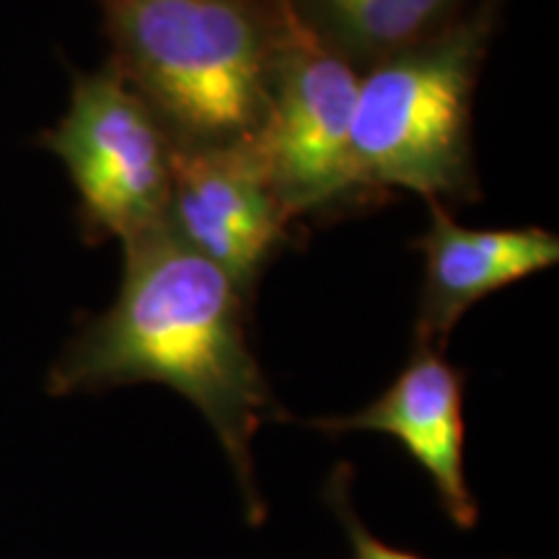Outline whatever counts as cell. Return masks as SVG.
<instances>
[{"instance_id": "6da1fadb", "label": "cell", "mask_w": 559, "mask_h": 559, "mask_svg": "<svg viewBox=\"0 0 559 559\" xmlns=\"http://www.w3.org/2000/svg\"><path fill=\"white\" fill-rule=\"evenodd\" d=\"M115 304L83 321L47 373V394L160 383L190 400L234 466L251 526L267 521L251 443L285 419L249 337L251 300L174 234L169 221L122 243Z\"/></svg>"}, {"instance_id": "7a4b0ae2", "label": "cell", "mask_w": 559, "mask_h": 559, "mask_svg": "<svg viewBox=\"0 0 559 559\" xmlns=\"http://www.w3.org/2000/svg\"><path fill=\"white\" fill-rule=\"evenodd\" d=\"M107 60L177 148L260 135L290 34V0H96Z\"/></svg>"}, {"instance_id": "3957f363", "label": "cell", "mask_w": 559, "mask_h": 559, "mask_svg": "<svg viewBox=\"0 0 559 559\" xmlns=\"http://www.w3.org/2000/svg\"><path fill=\"white\" fill-rule=\"evenodd\" d=\"M506 0H487L443 37L362 70L353 166L373 202L409 190L443 207L479 200L472 107Z\"/></svg>"}, {"instance_id": "277c9868", "label": "cell", "mask_w": 559, "mask_h": 559, "mask_svg": "<svg viewBox=\"0 0 559 559\" xmlns=\"http://www.w3.org/2000/svg\"><path fill=\"white\" fill-rule=\"evenodd\" d=\"M37 143L68 169L86 243H124L166 221L174 140L115 68L75 73L68 111Z\"/></svg>"}, {"instance_id": "5b68a950", "label": "cell", "mask_w": 559, "mask_h": 559, "mask_svg": "<svg viewBox=\"0 0 559 559\" xmlns=\"http://www.w3.org/2000/svg\"><path fill=\"white\" fill-rule=\"evenodd\" d=\"M358 83V70L313 39L293 13L267 120L254 143L296 223L340 218L376 205L360 187L349 148Z\"/></svg>"}, {"instance_id": "8992f818", "label": "cell", "mask_w": 559, "mask_h": 559, "mask_svg": "<svg viewBox=\"0 0 559 559\" xmlns=\"http://www.w3.org/2000/svg\"><path fill=\"white\" fill-rule=\"evenodd\" d=\"M166 221L187 247L257 298V285L298 226L280 202L254 140L177 148Z\"/></svg>"}, {"instance_id": "52a82bcc", "label": "cell", "mask_w": 559, "mask_h": 559, "mask_svg": "<svg viewBox=\"0 0 559 559\" xmlns=\"http://www.w3.org/2000/svg\"><path fill=\"white\" fill-rule=\"evenodd\" d=\"M466 373L443 349L415 342L407 366L394 381L349 415L309 419V428L326 436L381 432L394 438L407 456L428 474L440 513L461 531L479 523V506L466 479Z\"/></svg>"}, {"instance_id": "ba28073f", "label": "cell", "mask_w": 559, "mask_h": 559, "mask_svg": "<svg viewBox=\"0 0 559 559\" xmlns=\"http://www.w3.org/2000/svg\"><path fill=\"white\" fill-rule=\"evenodd\" d=\"M428 207L430 226L412 243L425 260L415 342L443 349L474 304L555 267L559 236L539 226L466 228L440 202Z\"/></svg>"}, {"instance_id": "9c48e42d", "label": "cell", "mask_w": 559, "mask_h": 559, "mask_svg": "<svg viewBox=\"0 0 559 559\" xmlns=\"http://www.w3.org/2000/svg\"><path fill=\"white\" fill-rule=\"evenodd\" d=\"M487 0H290L306 32L358 73L443 37Z\"/></svg>"}, {"instance_id": "30bf717a", "label": "cell", "mask_w": 559, "mask_h": 559, "mask_svg": "<svg viewBox=\"0 0 559 559\" xmlns=\"http://www.w3.org/2000/svg\"><path fill=\"white\" fill-rule=\"evenodd\" d=\"M349 487H353V466L337 464L330 474V479H326V485L321 487V500H324V506L330 508V513L340 521L342 531L347 534L349 547L355 551V559H428L425 555L394 547V544L370 534L368 526L358 515V510H355L353 489Z\"/></svg>"}]
</instances>
